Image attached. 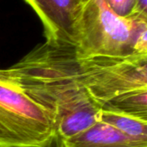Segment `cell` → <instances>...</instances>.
Returning <instances> with one entry per match:
<instances>
[{"label": "cell", "instance_id": "1", "mask_svg": "<svg viewBox=\"0 0 147 147\" xmlns=\"http://www.w3.org/2000/svg\"><path fill=\"white\" fill-rule=\"evenodd\" d=\"M26 90L56 119V133L67 140L100 121L102 108L72 78L60 45L36 46L10 66Z\"/></svg>", "mask_w": 147, "mask_h": 147}, {"label": "cell", "instance_id": "2", "mask_svg": "<svg viewBox=\"0 0 147 147\" xmlns=\"http://www.w3.org/2000/svg\"><path fill=\"white\" fill-rule=\"evenodd\" d=\"M81 58L147 57V18L121 16L106 0L83 3L74 46Z\"/></svg>", "mask_w": 147, "mask_h": 147}, {"label": "cell", "instance_id": "3", "mask_svg": "<svg viewBox=\"0 0 147 147\" xmlns=\"http://www.w3.org/2000/svg\"><path fill=\"white\" fill-rule=\"evenodd\" d=\"M55 133V116L30 96L11 67L0 69V147L40 146Z\"/></svg>", "mask_w": 147, "mask_h": 147}, {"label": "cell", "instance_id": "4", "mask_svg": "<svg viewBox=\"0 0 147 147\" xmlns=\"http://www.w3.org/2000/svg\"><path fill=\"white\" fill-rule=\"evenodd\" d=\"M39 16L46 42L72 45L78 40V21L83 7L78 0H25Z\"/></svg>", "mask_w": 147, "mask_h": 147}, {"label": "cell", "instance_id": "5", "mask_svg": "<svg viewBox=\"0 0 147 147\" xmlns=\"http://www.w3.org/2000/svg\"><path fill=\"white\" fill-rule=\"evenodd\" d=\"M64 143L65 147H147V142L130 138L102 121Z\"/></svg>", "mask_w": 147, "mask_h": 147}, {"label": "cell", "instance_id": "6", "mask_svg": "<svg viewBox=\"0 0 147 147\" xmlns=\"http://www.w3.org/2000/svg\"><path fill=\"white\" fill-rule=\"evenodd\" d=\"M102 109L147 121V90H133L121 94L106 102Z\"/></svg>", "mask_w": 147, "mask_h": 147}, {"label": "cell", "instance_id": "7", "mask_svg": "<svg viewBox=\"0 0 147 147\" xmlns=\"http://www.w3.org/2000/svg\"><path fill=\"white\" fill-rule=\"evenodd\" d=\"M100 121L130 138L147 142V121L104 109L101 111Z\"/></svg>", "mask_w": 147, "mask_h": 147}, {"label": "cell", "instance_id": "8", "mask_svg": "<svg viewBox=\"0 0 147 147\" xmlns=\"http://www.w3.org/2000/svg\"><path fill=\"white\" fill-rule=\"evenodd\" d=\"M135 0H106L109 7L121 16H130Z\"/></svg>", "mask_w": 147, "mask_h": 147}, {"label": "cell", "instance_id": "9", "mask_svg": "<svg viewBox=\"0 0 147 147\" xmlns=\"http://www.w3.org/2000/svg\"><path fill=\"white\" fill-rule=\"evenodd\" d=\"M131 16L147 18V0H135Z\"/></svg>", "mask_w": 147, "mask_h": 147}, {"label": "cell", "instance_id": "10", "mask_svg": "<svg viewBox=\"0 0 147 147\" xmlns=\"http://www.w3.org/2000/svg\"><path fill=\"white\" fill-rule=\"evenodd\" d=\"M47 147H65V145L60 136L55 133V134L48 140Z\"/></svg>", "mask_w": 147, "mask_h": 147}, {"label": "cell", "instance_id": "11", "mask_svg": "<svg viewBox=\"0 0 147 147\" xmlns=\"http://www.w3.org/2000/svg\"><path fill=\"white\" fill-rule=\"evenodd\" d=\"M47 142H48V141H47ZM47 142L45 145L40 146H12V147H47Z\"/></svg>", "mask_w": 147, "mask_h": 147}, {"label": "cell", "instance_id": "12", "mask_svg": "<svg viewBox=\"0 0 147 147\" xmlns=\"http://www.w3.org/2000/svg\"><path fill=\"white\" fill-rule=\"evenodd\" d=\"M78 1H79V2H80L81 3H86V2H87L88 0H78Z\"/></svg>", "mask_w": 147, "mask_h": 147}]
</instances>
